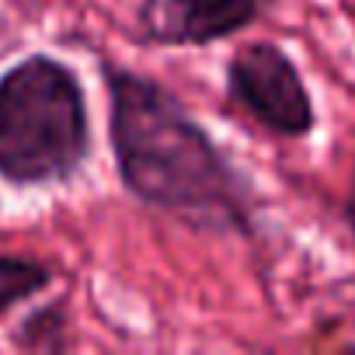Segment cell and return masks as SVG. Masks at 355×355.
Wrapping results in <instances>:
<instances>
[{
    "label": "cell",
    "mask_w": 355,
    "mask_h": 355,
    "mask_svg": "<svg viewBox=\"0 0 355 355\" xmlns=\"http://www.w3.org/2000/svg\"><path fill=\"white\" fill-rule=\"evenodd\" d=\"M112 150L122 185L146 206L223 234H251V185L213 136L157 80L105 67Z\"/></svg>",
    "instance_id": "cell-1"
},
{
    "label": "cell",
    "mask_w": 355,
    "mask_h": 355,
    "mask_svg": "<svg viewBox=\"0 0 355 355\" xmlns=\"http://www.w3.org/2000/svg\"><path fill=\"white\" fill-rule=\"evenodd\" d=\"M87 153V94L67 63L35 53L0 73V182H70Z\"/></svg>",
    "instance_id": "cell-2"
},
{
    "label": "cell",
    "mask_w": 355,
    "mask_h": 355,
    "mask_svg": "<svg viewBox=\"0 0 355 355\" xmlns=\"http://www.w3.org/2000/svg\"><path fill=\"white\" fill-rule=\"evenodd\" d=\"M230 101L279 139H306L317 125L310 87L293 56L275 42H248L227 63Z\"/></svg>",
    "instance_id": "cell-3"
},
{
    "label": "cell",
    "mask_w": 355,
    "mask_h": 355,
    "mask_svg": "<svg viewBox=\"0 0 355 355\" xmlns=\"http://www.w3.org/2000/svg\"><path fill=\"white\" fill-rule=\"evenodd\" d=\"M268 0H153L143 28L160 46H209L261 18Z\"/></svg>",
    "instance_id": "cell-4"
},
{
    "label": "cell",
    "mask_w": 355,
    "mask_h": 355,
    "mask_svg": "<svg viewBox=\"0 0 355 355\" xmlns=\"http://www.w3.org/2000/svg\"><path fill=\"white\" fill-rule=\"evenodd\" d=\"M49 282H53L49 265L32 261V258L0 254V317L15 306H21L25 300L39 296Z\"/></svg>",
    "instance_id": "cell-5"
},
{
    "label": "cell",
    "mask_w": 355,
    "mask_h": 355,
    "mask_svg": "<svg viewBox=\"0 0 355 355\" xmlns=\"http://www.w3.org/2000/svg\"><path fill=\"white\" fill-rule=\"evenodd\" d=\"M15 345L25 348V352H63V348L70 345L63 303H49V306L28 313V317L18 324Z\"/></svg>",
    "instance_id": "cell-6"
},
{
    "label": "cell",
    "mask_w": 355,
    "mask_h": 355,
    "mask_svg": "<svg viewBox=\"0 0 355 355\" xmlns=\"http://www.w3.org/2000/svg\"><path fill=\"white\" fill-rule=\"evenodd\" d=\"M345 227L355 241V164H352V178H348V192H345Z\"/></svg>",
    "instance_id": "cell-7"
}]
</instances>
